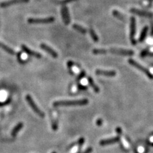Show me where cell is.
I'll use <instances>...</instances> for the list:
<instances>
[{"label": "cell", "mask_w": 153, "mask_h": 153, "mask_svg": "<svg viewBox=\"0 0 153 153\" xmlns=\"http://www.w3.org/2000/svg\"><path fill=\"white\" fill-rule=\"evenodd\" d=\"M88 103V99H82L77 100H63L55 102L54 106H70V105H84Z\"/></svg>", "instance_id": "6da1fadb"}, {"label": "cell", "mask_w": 153, "mask_h": 153, "mask_svg": "<svg viewBox=\"0 0 153 153\" xmlns=\"http://www.w3.org/2000/svg\"><path fill=\"white\" fill-rule=\"evenodd\" d=\"M26 100H27L28 103H29V106H30L31 108L33 109V110L36 113L37 115H39L40 117H42V118L43 117H44V116H45V114H44V112H42V111H41V110L38 107V106H37V105H36V103H35L33 99H32L31 96L30 95H27L26 97Z\"/></svg>", "instance_id": "7a4b0ae2"}, {"label": "cell", "mask_w": 153, "mask_h": 153, "mask_svg": "<svg viewBox=\"0 0 153 153\" xmlns=\"http://www.w3.org/2000/svg\"><path fill=\"white\" fill-rule=\"evenodd\" d=\"M128 63H130L131 65L135 66V68H138V69L142 71V72H144V73H145V75L149 77V78H151V79H153V75L151 73V72H150V71L148 70L147 68H145V67H144V66H142V65H140L139 63H137V62L135 61V60H133V59H130L128 60Z\"/></svg>", "instance_id": "3957f363"}, {"label": "cell", "mask_w": 153, "mask_h": 153, "mask_svg": "<svg viewBox=\"0 0 153 153\" xmlns=\"http://www.w3.org/2000/svg\"><path fill=\"white\" fill-rule=\"evenodd\" d=\"M135 30H136V20L135 17H131L130 20V40L133 45H135L136 43V41L135 39Z\"/></svg>", "instance_id": "277c9868"}, {"label": "cell", "mask_w": 153, "mask_h": 153, "mask_svg": "<svg viewBox=\"0 0 153 153\" xmlns=\"http://www.w3.org/2000/svg\"><path fill=\"white\" fill-rule=\"evenodd\" d=\"M54 21V17H48L44 19H29L28 23L30 24H46L50 23Z\"/></svg>", "instance_id": "5b68a950"}, {"label": "cell", "mask_w": 153, "mask_h": 153, "mask_svg": "<svg viewBox=\"0 0 153 153\" xmlns=\"http://www.w3.org/2000/svg\"><path fill=\"white\" fill-rule=\"evenodd\" d=\"M110 51L112 53H114V54L124 55V56H132V55L134 54L133 50L122 49H111Z\"/></svg>", "instance_id": "8992f818"}, {"label": "cell", "mask_w": 153, "mask_h": 153, "mask_svg": "<svg viewBox=\"0 0 153 153\" xmlns=\"http://www.w3.org/2000/svg\"><path fill=\"white\" fill-rule=\"evenodd\" d=\"M29 0H8V1H4L0 3V7L1 8H6V7H10V5H12L14 4L20 3H26L28 2Z\"/></svg>", "instance_id": "52a82bcc"}, {"label": "cell", "mask_w": 153, "mask_h": 153, "mask_svg": "<svg viewBox=\"0 0 153 153\" xmlns=\"http://www.w3.org/2000/svg\"><path fill=\"white\" fill-rule=\"evenodd\" d=\"M119 140H120L119 136H115V137L111 138V139L102 140L99 142V145H102V146H104V145H111V144L117 143V142H119Z\"/></svg>", "instance_id": "ba28073f"}, {"label": "cell", "mask_w": 153, "mask_h": 153, "mask_svg": "<svg viewBox=\"0 0 153 153\" xmlns=\"http://www.w3.org/2000/svg\"><path fill=\"white\" fill-rule=\"evenodd\" d=\"M40 47L43 50H45V51L47 52V53H49V54L52 57H54V58H57V56H58V54H57V53L56 52L55 50L50 48L49 46L46 45V44H41L40 45Z\"/></svg>", "instance_id": "9c48e42d"}, {"label": "cell", "mask_w": 153, "mask_h": 153, "mask_svg": "<svg viewBox=\"0 0 153 153\" xmlns=\"http://www.w3.org/2000/svg\"><path fill=\"white\" fill-rule=\"evenodd\" d=\"M130 12L133 14L138 15L139 16H142V17H153V14L151 12H148L142 11V10L135 9V8H132L131 9Z\"/></svg>", "instance_id": "30bf717a"}, {"label": "cell", "mask_w": 153, "mask_h": 153, "mask_svg": "<svg viewBox=\"0 0 153 153\" xmlns=\"http://www.w3.org/2000/svg\"><path fill=\"white\" fill-rule=\"evenodd\" d=\"M96 74L99 75H105V76L107 77H114L116 75V72L115 71H107L98 69L96 70Z\"/></svg>", "instance_id": "8fae6325"}, {"label": "cell", "mask_w": 153, "mask_h": 153, "mask_svg": "<svg viewBox=\"0 0 153 153\" xmlns=\"http://www.w3.org/2000/svg\"><path fill=\"white\" fill-rule=\"evenodd\" d=\"M22 49H23L24 51L26 52L27 54L30 55V56H33V57H36V58L40 59L41 57V55L40 54L36 52L33 51V50H30L29 48H28L26 45H22Z\"/></svg>", "instance_id": "7c38bea8"}, {"label": "cell", "mask_w": 153, "mask_h": 153, "mask_svg": "<svg viewBox=\"0 0 153 153\" xmlns=\"http://www.w3.org/2000/svg\"><path fill=\"white\" fill-rule=\"evenodd\" d=\"M61 13L64 23H65V24H68L70 23V18L69 12H68L67 7H63V8H62Z\"/></svg>", "instance_id": "4fadbf2b"}, {"label": "cell", "mask_w": 153, "mask_h": 153, "mask_svg": "<svg viewBox=\"0 0 153 153\" xmlns=\"http://www.w3.org/2000/svg\"><path fill=\"white\" fill-rule=\"evenodd\" d=\"M23 123H19L18 124H17L15 126V128L14 129H13L12 131V136H15L16 135H17V133H18V132L21 130L22 128H23Z\"/></svg>", "instance_id": "5bb4252c"}, {"label": "cell", "mask_w": 153, "mask_h": 153, "mask_svg": "<svg viewBox=\"0 0 153 153\" xmlns=\"http://www.w3.org/2000/svg\"><path fill=\"white\" fill-rule=\"evenodd\" d=\"M0 47H1L2 49H3L5 51L7 52V53H8V54H11V55H14L15 54V52L11 48H10V47H8V46L5 45L4 44H3V43L0 42Z\"/></svg>", "instance_id": "9a60e30c"}, {"label": "cell", "mask_w": 153, "mask_h": 153, "mask_svg": "<svg viewBox=\"0 0 153 153\" xmlns=\"http://www.w3.org/2000/svg\"><path fill=\"white\" fill-rule=\"evenodd\" d=\"M148 31V27L147 26H145L142 29V31L141 33L140 36L139 38V41L140 42H142V41H144V40L145 39V38L146 37L147 33Z\"/></svg>", "instance_id": "2e32d148"}, {"label": "cell", "mask_w": 153, "mask_h": 153, "mask_svg": "<svg viewBox=\"0 0 153 153\" xmlns=\"http://www.w3.org/2000/svg\"><path fill=\"white\" fill-rule=\"evenodd\" d=\"M88 82L89 83L91 86L93 87V89H94V91L96 92V93H99V89L98 88V87L95 84V83L94 82V81H93V78H91V77H88Z\"/></svg>", "instance_id": "e0dca14e"}, {"label": "cell", "mask_w": 153, "mask_h": 153, "mask_svg": "<svg viewBox=\"0 0 153 153\" xmlns=\"http://www.w3.org/2000/svg\"><path fill=\"white\" fill-rule=\"evenodd\" d=\"M73 28H74L75 29H76L77 31H78V32L81 33L85 34L86 32H87V30L85 29V28H82V26H79L78 24H73Z\"/></svg>", "instance_id": "ac0fdd59"}, {"label": "cell", "mask_w": 153, "mask_h": 153, "mask_svg": "<svg viewBox=\"0 0 153 153\" xmlns=\"http://www.w3.org/2000/svg\"><path fill=\"white\" fill-rule=\"evenodd\" d=\"M93 52L94 54H106L107 52V50L105 49H96L93 50Z\"/></svg>", "instance_id": "d6986e66"}, {"label": "cell", "mask_w": 153, "mask_h": 153, "mask_svg": "<svg viewBox=\"0 0 153 153\" xmlns=\"http://www.w3.org/2000/svg\"><path fill=\"white\" fill-rule=\"evenodd\" d=\"M112 14L115 17H117V19H120V20H124V17H123V15H122L120 12H119L118 11H117V10H114Z\"/></svg>", "instance_id": "ffe728a7"}, {"label": "cell", "mask_w": 153, "mask_h": 153, "mask_svg": "<svg viewBox=\"0 0 153 153\" xmlns=\"http://www.w3.org/2000/svg\"><path fill=\"white\" fill-rule=\"evenodd\" d=\"M89 32H90V34H91V36L93 40H94L95 42H97V41H98V37L97 35L95 33L94 31L93 30V29H90Z\"/></svg>", "instance_id": "44dd1931"}, {"label": "cell", "mask_w": 153, "mask_h": 153, "mask_svg": "<svg viewBox=\"0 0 153 153\" xmlns=\"http://www.w3.org/2000/svg\"><path fill=\"white\" fill-rule=\"evenodd\" d=\"M84 139L83 137H81L80 138V139L78 140V150H80L81 149L82 147L83 144L84 143Z\"/></svg>", "instance_id": "7402d4cb"}, {"label": "cell", "mask_w": 153, "mask_h": 153, "mask_svg": "<svg viewBox=\"0 0 153 153\" xmlns=\"http://www.w3.org/2000/svg\"><path fill=\"white\" fill-rule=\"evenodd\" d=\"M93 152V148L92 147H88L87 149H86L85 151H83V152H77V153H91Z\"/></svg>", "instance_id": "603a6c76"}, {"label": "cell", "mask_w": 153, "mask_h": 153, "mask_svg": "<svg viewBox=\"0 0 153 153\" xmlns=\"http://www.w3.org/2000/svg\"><path fill=\"white\" fill-rule=\"evenodd\" d=\"M115 131H116L117 134H118L119 135H121L122 133H123V130L120 127H117L116 129H115Z\"/></svg>", "instance_id": "cb8c5ba5"}, {"label": "cell", "mask_w": 153, "mask_h": 153, "mask_svg": "<svg viewBox=\"0 0 153 153\" xmlns=\"http://www.w3.org/2000/svg\"><path fill=\"white\" fill-rule=\"evenodd\" d=\"M148 52H149V50H144L143 51L141 52V56L142 57H145V56H146L148 54Z\"/></svg>", "instance_id": "d4e9b609"}, {"label": "cell", "mask_w": 153, "mask_h": 153, "mask_svg": "<svg viewBox=\"0 0 153 153\" xmlns=\"http://www.w3.org/2000/svg\"><path fill=\"white\" fill-rule=\"evenodd\" d=\"M52 129L54 131L57 130V123L56 121H54L52 123Z\"/></svg>", "instance_id": "484cf974"}, {"label": "cell", "mask_w": 153, "mask_h": 153, "mask_svg": "<svg viewBox=\"0 0 153 153\" xmlns=\"http://www.w3.org/2000/svg\"><path fill=\"white\" fill-rule=\"evenodd\" d=\"M102 123H103V121H102V120L101 119H98L97 121H96V125H98L99 126H102Z\"/></svg>", "instance_id": "4316f807"}, {"label": "cell", "mask_w": 153, "mask_h": 153, "mask_svg": "<svg viewBox=\"0 0 153 153\" xmlns=\"http://www.w3.org/2000/svg\"><path fill=\"white\" fill-rule=\"evenodd\" d=\"M151 34H152V35H153V27L152 28V33H151Z\"/></svg>", "instance_id": "83f0119b"}, {"label": "cell", "mask_w": 153, "mask_h": 153, "mask_svg": "<svg viewBox=\"0 0 153 153\" xmlns=\"http://www.w3.org/2000/svg\"><path fill=\"white\" fill-rule=\"evenodd\" d=\"M151 145H152V146H153V142H152V144H151Z\"/></svg>", "instance_id": "f1b7e54d"}, {"label": "cell", "mask_w": 153, "mask_h": 153, "mask_svg": "<svg viewBox=\"0 0 153 153\" xmlns=\"http://www.w3.org/2000/svg\"><path fill=\"white\" fill-rule=\"evenodd\" d=\"M52 153H56V152H53Z\"/></svg>", "instance_id": "f546056e"}, {"label": "cell", "mask_w": 153, "mask_h": 153, "mask_svg": "<svg viewBox=\"0 0 153 153\" xmlns=\"http://www.w3.org/2000/svg\"><path fill=\"white\" fill-rule=\"evenodd\" d=\"M136 153H138V152H136Z\"/></svg>", "instance_id": "4dcf8cb0"}]
</instances>
